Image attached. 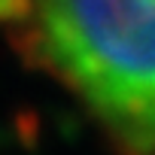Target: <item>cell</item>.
<instances>
[{
    "instance_id": "cell-1",
    "label": "cell",
    "mask_w": 155,
    "mask_h": 155,
    "mask_svg": "<svg viewBox=\"0 0 155 155\" xmlns=\"http://www.w3.org/2000/svg\"><path fill=\"white\" fill-rule=\"evenodd\" d=\"M52 73L122 155H155V0H31Z\"/></svg>"
}]
</instances>
